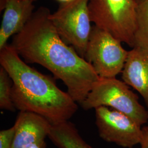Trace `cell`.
Instances as JSON below:
<instances>
[{
  "label": "cell",
  "mask_w": 148,
  "mask_h": 148,
  "mask_svg": "<svg viewBox=\"0 0 148 148\" xmlns=\"http://www.w3.org/2000/svg\"><path fill=\"white\" fill-rule=\"evenodd\" d=\"M31 1H32V2H35L36 1H37V0H30Z\"/></svg>",
  "instance_id": "cell-17"
},
{
  "label": "cell",
  "mask_w": 148,
  "mask_h": 148,
  "mask_svg": "<svg viewBox=\"0 0 148 148\" xmlns=\"http://www.w3.org/2000/svg\"><path fill=\"white\" fill-rule=\"evenodd\" d=\"M90 0H72L62 3L49 19L60 36L84 58L92 30L88 3Z\"/></svg>",
  "instance_id": "cell-5"
},
{
  "label": "cell",
  "mask_w": 148,
  "mask_h": 148,
  "mask_svg": "<svg viewBox=\"0 0 148 148\" xmlns=\"http://www.w3.org/2000/svg\"><path fill=\"white\" fill-rule=\"evenodd\" d=\"M85 110L101 106L111 107L132 118L142 126L148 121V111L128 85L116 77H99L81 104Z\"/></svg>",
  "instance_id": "cell-3"
},
{
  "label": "cell",
  "mask_w": 148,
  "mask_h": 148,
  "mask_svg": "<svg viewBox=\"0 0 148 148\" xmlns=\"http://www.w3.org/2000/svg\"><path fill=\"white\" fill-rule=\"evenodd\" d=\"M142 140L140 143L141 148H148V125L142 128Z\"/></svg>",
  "instance_id": "cell-15"
},
{
  "label": "cell",
  "mask_w": 148,
  "mask_h": 148,
  "mask_svg": "<svg viewBox=\"0 0 148 148\" xmlns=\"http://www.w3.org/2000/svg\"><path fill=\"white\" fill-rule=\"evenodd\" d=\"M110 34L92 27L84 58L99 77L112 78L122 73L128 52Z\"/></svg>",
  "instance_id": "cell-6"
},
{
  "label": "cell",
  "mask_w": 148,
  "mask_h": 148,
  "mask_svg": "<svg viewBox=\"0 0 148 148\" xmlns=\"http://www.w3.org/2000/svg\"><path fill=\"white\" fill-rule=\"evenodd\" d=\"M48 138L58 148H93L69 120L52 124Z\"/></svg>",
  "instance_id": "cell-11"
},
{
  "label": "cell",
  "mask_w": 148,
  "mask_h": 148,
  "mask_svg": "<svg viewBox=\"0 0 148 148\" xmlns=\"http://www.w3.org/2000/svg\"><path fill=\"white\" fill-rule=\"evenodd\" d=\"M15 133L14 126L0 132V148H12Z\"/></svg>",
  "instance_id": "cell-14"
},
{
  "label": "cell",
  "mask_w": 148,
  "mask_h": 148,
  "mask_svg": "<svg viewBox=\"0 0 148 148\" xmlns=\"http://www.w3.org/2000/svg\"><path fill=\"white\" fill-rule=\"evenodd\" d=\"M59 2H60L61 3H65V2H69L70 1H72V0H57Z\"/></svg>",
  "instance_id": "cell-16"
},
{
  "label": "cell",
  "mask_w": 148,
  "mask_h": 148,
  "mask_svg": "<svg viewBox=\"0 0 148 148\" xmlns=\"http://www.w3.org/2000/svg\"><path fill=\"white\" fill-rule=\"evenodd\" d=\"M0 64L12 81V98L16 109L37 114L52 124L68 121L77 111V102L68 92L27 65L11 45L0 49Z\"/></svg>",
  "instance_id": "cell-2"
},
{
  "label": "cell",
  "mask_w": 148,
  "mask_h": 148,
  "mask_svg": "<svg viewBox=\"0 0 148 148\" xmlns=\"http://www.w3.org/2000/svg\"><path fill=\"white\" fill-rule=\"evenodd\" d=\"M88 9L92 23L133 47L136 0H90Z\"/></svg>",
  "instance_id": "cell-4"
},
{
  "label": "cell",
  "mask_w": 148,
  "mask_h": 148,
  "mask_svg": "<svg viewBox=\"0 0 148 148\" xmlns=\"http://www.w3.org/2000/svg\"><path fill=\"white\" fill-rule=\"evenodd\" d=\"M136 1V19L133 48L148 51V0Z\"/></svg>",
  "instance_id": "cell-12"
},
{
  "label": "cell",
  "mask_w": 148,
  "mask_h": 148,
  "mask_svg": "<svg viewBox=\"0 0 148 148\" xmlns=\"http://www.w3.org/2000/svg\"><path fill=\"white\" fill-rule=\"evenodd\" d=\"M45 7L35 11L21 32L13 36L12 47L27 63L41 65L60 79L67 92L79 104L99 77L92 65L64 41Z\"/></svg>",
  "instance_id": "cell-1"
},
{
  "label": "cell",
  "mask_w": 148,
  "mask_h": 148,
  "mask_svg": "<svg viewBox=\"0 0 148 148\" xmlns=\"http://www.w3.org/2000/svg\"><path fill=\"white\" fill-rule=\"evenodd\" d=\"M12 81L7 71L0 68V108L2 110L14 111L15 106L12 98Z\"/></svg>",
  "instance_id": "cell-13"
},
{
  "label": "cell",
  "mask_w": 148,
  "mask_h": 148,
  "mask_svg": "<svg viewBox=\"0 0 148 148\" xmlns=\"http://www.w3.org/2000/svg\"><path fill=\"white\" fill-rule=\"evenodd\" d=\"M95 117L99 136L106 142L125 148L142 142L141 126L126 114L101 106L95 108Z\"/></svg>",
  "instance_id": "cell-7"
},
{
  "label": "cell",
  "mask_w": 148,
  "mask_h": 148,
  "mask_svg": "<svg viewBox=\"0 0 148 148\" xmlns=\"http://www.w3.org/2000/svg\"><path fill=\"white\" fill-rule=\"evenodd\" d=\"M122 79L140 95L148 108V51L134 47L128 52Z\"/></svg>",
  "instance_id": "cell-10"
},
{
  "label": "cell",
  "mask_w": 148,
  "mask_h": 148,
  "mask_svg": "<svg viewBox=\"0 0 148 148\" xmlns=\"http://www.w3.org/2000/svg\"><path fill=\"white\" fill-rule=\"evenodd\" d=\"M12 148H46L52 123L45 117L29 111H20L14 123Z\"/></svg>",
  "instance_id": "cell-8"
},
{
  "label": "cell",
  "mask_w": 148,
  "mask_h": 148,
  "mask_svg": "<svg viewBox=\"0 0 148 148\" xmlns=\"http://www.w3.org/2000/svg\"><path fill=\"white\" fill-rule=\"evenodd\" d=\"M33 3L30 0H0L1 11L4 10L0 28V49L30 19L35 12Z\"/></svg>",
  "instance_id": "cell-9"
}]
</instances>
